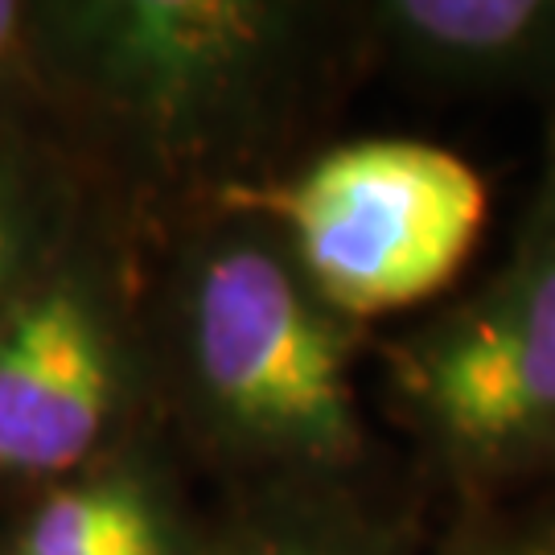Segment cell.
Instances as JSON below:
<instances>
[{"label": "cell", "mask_w": 555, "mask_h": 555, "mask_svg": "<svg viewBox=\"0 0 555 555\" xmlns=\"http://www.w3.org/2000/svg\"><path fill=\"white\" fill-rule=\"evenodd\" d=\"M219 206L276 215L325 300L371 318L456 276L486 219V185L437 144L362 140L276 190L227 185Z\"/></svg>", "instance_id": "6da1fadb"}, {"label": "cell", "mask_w": 555, "mask_h": 555, "mask_svg": "<svg viewBox=\"0 0 555 555\" xmlns=\"http://www.w3.org/2000/svg\"><path fill=\"white\" fill-rule=\"evenodd\" d=\"M181 396L202 428L238 449H318L346 433V371L284 259L219 231L181 272Z\"/></svg>", "instance_id": "7a4b0ae2"}, {"label": "cell", "mask_w": 555, "mask_h": 555, "mask_svg": "<svg viewBox=\"0 0 555 555\" xmlns=\"http://www.w3.org/2000/svg\"><path fill=\"white\" fill-rule=\"evenodd\" d=\"M34 41L54 124L87 112L137 132L153 153H190L247 82L268 17L202 0L38 4Z\"/></svg>", "instance_id": "3957f363"}, {"label": "cell", "mask_w": 555, "mask_h": 555, "mask_svg": "<svg viewBox=\"0 0 555 555\" xmlns=\"http://www.w3.org/2000/svg\"><path fill=\"white\" fill-rule=\"evenodd\" d=\"M137 358L82 251H62L0 309V511L119 453Z\"/></svg>", "instance_id": "277c9868"}, {"label": "cell", "mask_w": 555, "mask_h": 555, "mask_svg": "<svg viewBox=\"0 0 555 555\" xmlns=\"http://www.w3.org/2000/svg\"><path fill=\"white\" fill-rule=\"evenodd\" d=\"M428 399L456 440L486 449L555 424V259L440 346Z\"/></svg>", "instance_id": "5b68a950"}, {"label": "cell", "mask_w": 555, "mask_h": 555, "mask_svg": "<svg viewBox=\"0 0 555 555\" xmlns=\"http://www.w3.org/2000/svg\"><path fill=\"white\" fill-rule=\"evenodd\" d=\"M0 555H190V547L153 465L119 449L0 511Z\"/></svg>", "instance_id": "8992f818"}, {"label": "cell", "mask_w": 555, "mask_h": 555, "mask_svg": "<svg viewBox=\"0 0 555 555\" xmlns=\"http://www.w3.org/2000/svg\"><path fill=\"white\" fill-rule=\"evenodd\" d=\"M75 169L50 128H0V309L75 235Z\"/></svg>", "instance_id": "52a82bcc"}, {"label": "cell", "mask_w": 555, "mask_h": 555, "mask_svg": "<svg viewBox=\"0 0 555 555\" xmlns=\"http://www.w3.org/2000/svg\"><path fill=\"white\" fill-rule=\"evenodd\" d=\"M38 4L0 0V128H50L38 75V41H34Z\"/></svg>", "instance_id": "ba28073f"}, {"label": "cell", "mask_w": 555, "mask_h": 555, "mask_svg": "<svg viewBox=\"0 0 555 555\" xmlns=\"http://www.w3.org/2000/svg\"><path fill=\"white\" fill-rule=\"evenodd\" d=\"M403 25L456 50H498L539 21L535 4H403Z\"/></svg>", "instance_id": "9c48e42d"}, {"label": "cell", "mask_w": 555, "mask_h": 555, "mask_svg": "<svg viewBox=\"0 0 555 555\" xmlns=\"http://www.w3.org/2000/svg\"><path fill=\"white\" fill-rule=\"evenodd\" d=\"M210 555H297V552H284V547H251V543H238V547H222V552Z\"/></svg>", "instance_id": "30bf717a"}, {"label": "cell", "mask_w": 555, "mask_h": 555, "mask_svg": "<svg viewBox=\"0 0 555 555\" xmlns=\"http://www.w3.org/2000/svg\"><path fill=\"white\" fill-rule=\"evenodd\" d=\"M527 555H555V547H539V552H527Z\"/></svg>", "instance_id": "8fae6325"}]
</instances>
